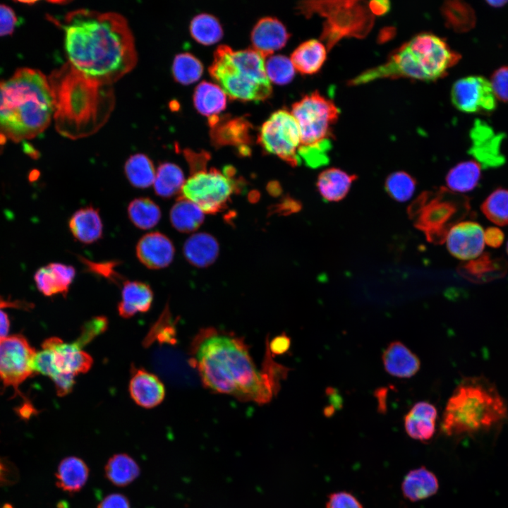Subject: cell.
Listing matches in <instances>:
<instances>
[{"label":"cell","mask_w":508,"mask_h":508,"mask_svg":"<svg viewBox=\"0 0 508 508\" xmlns=\"http://www.w3.org/2000/svg\"><path fill=\"white\" fill-rule=\"evenodd\" d=\"M58 23L64 33L68 63L85 77L111 85L136 65L135 40L119 13L80 8Z\"/></svg>","instance_id":"obj_1"},{"label":"cell","mask_w":508,"mask_h":508,"mask_svg":"<svg viewBox=\"0 0 508 508\" xmlns=\"http://www.w3.org/2000/svg\"><path fill=\"white\" fill-rule=\"evenodd\" d=\"M190 355V365L207 388L258 404L271 400L279 385L278 375L283 373L272 360L260 370L241 339L214 328L198 333Z\"/></svg>","instance_id":"obj_2"},{"label":"cell","mask_w":508,"mask_h":508,"mask_svg":"<svg viewBox=\"0 0 508 508\" xmlns=\"http://www.w3.org/2000/svg\"><path fill=\"white\" fill-rule=\"evenodd\" d=\"M56 131L71 139L95 133L107 121L114 99L110 85H101L68 63L49 76Z\"/></svg>","instance_id":"obj_3"},{"label":"cell","mask_w":508,"mask_h":508,"mask_svg":"<svg viewBox=\"0 0 508 508\" xmlns=\"http://www.w3.org/2000/svg\"><path fill=\"white\" fill-rule=\"evenodd\" d=\"M54 116L52 93L40 71L18 68L0 80V149L7 140H31L42 133Z\"/></svg>","instance_id":"obj_4"},{"label":"cell","mask_w":508,"mask_h":508,"mask_svg":"<svg viewBox=\"0 0 508 508\" xmlns=\"http://www.w3.org/2000/svg\"><path fill=\"white\" fill-rule=\"evenodd\" d=\"M507 418V404L496 387L485 377H468L448 399L440 428L447 437H473L497 429Z\"/></svg>","instance_id":"obj_5"},{"label":"cell","mask_w":508,"mask_h":508,"mask_svg":"<svg viewBox=\"0 0 508 508\" xmlns=\"http://www.w3.org/2000/svg\"><path fill=\"white\" fill-rule=\"evenodd\" d=\"M460 58L440 37L421 33L394 51L385 63L358 75L349 84L358 85L378 79L400 77L435 80L445 76Z\"/></svg>","instance_id":"obj_6"},{"label":"cell","mask_w":508,"mask_h":508,"mask_svg":"<svg viewBox=\"0 0 508 508\" xmlns=\"http://www.w3.org/2000/svg\"><path fill=\"white\" fill-rule=\"evenodd\" d=\"M265 60L253 48L236 51L227 45H220L214 52L208 70L231 99L264 101L272 92Z\"/></svg>","instance_id":"obj_7"},{"label":"cell","mask_w":508,"mask_h":508,"mask_svg":"<svg viewBox=\"0 0 508 508\" xmlns=\"http://www.w3.org/2000/svg\"><path fill=\"white\" fill-rule=\"evenodd\" d=\"M291 113L300 130L298 157L301 163L303 161L312 168L326 164L332 148V126L340 113L338 107L316 90L293 104Z\"/></svg>","instance_id":"obj_8"},{"label":"cell","mask_w":508,"mask_h":508,"mask_svg":"<svg viewBox=\"0 0 508 508\" xmlns=\"http://www.w3.org/2000/svg\"><path fill=\"white\" fill-rule=\"evenodd\" d=\"M235 170L226 167L223 171L207 165L190 171L181 196L198 205L205 214H216L226 208L231 195L238 190Z\"/></svg>","instance_id":"obj_9"},{"label":"cell","mask_w":508,"mask_h":508,"mask_svg":"<svg viewBox=\"0 0 508 508\" xmlns=\"http://www.w3.org/2000/svg\"><path fill=\"white\" fill-rule=\"evenodd\" d=\"M258 142L262 149L295 167L301 164L298 157L300 130L292 114L285 109L274 112L262 125Z\"/></svg>","instance_id":"obj_10"},{"label":"cell","mask_w":508,"mask_h":508,"mask_svg":"<svg viewBox=\"0 0 508 508\" xmlns=\"http://www.w3.org/2000/svg\"><path fill=\"white\" fill-rule=\"evenodd\" d=\"M456 197L444 191L423 194L412 210L416 217V224L425 232L428 240L443 242L449 229L454 225L452 220L458 212Z\"/></svg>","instance_id":"obj_11"},{"label":"cell","mask_w":508,"mask_h":508,"mask_svg":"<svg viewBox=\"0 0 508 508\" xmlns=\"http://www.w3.org/2000/svg\"><path fill=\"white\" fill-rule=\"evenodd\" d=\"M35 350L22 334L7 336L0 340V380L4 387H12L21 394L19 387L33 377Z\"/></svg>","instance_id":"obj_12"},{"label":"cell","mask_w":508,"mask_h":508,"mask_svg":"<svg viewBox=\"0 0 508 508\" xmlns=\"http://www.w3.org/2000/svg\"><path fill=\"white\" fill-rule=\"evenodd\" d=\"M453 105L465 113H488L497 106L490 82L480 75H470L457 80L452 85Z\"/></svg>","instance_id":"obj_13"},{"label":"cell","mask_w":508,"mask_h":508,"mask_svg":"<svg viewBox=\"0 0 508 508\" xmlns=\"http://www.w3.org/2000/svg\"><path fill=\"white\" fill-rule=\"evenodd\" d=\"M445 241L449 252L456 258L474 260L484 250L485 230L477 222H459L449 229Z\"/></svg>","instance_id":"obj_14"},{"label":"cell","mask_w":508,"mask_h":508,"mask_svg":"<svg viewBox=\"0 0 508 508\" xmlns=\"http://www.w3.org/2000/svg\"><path fill=\"white\" fill-rule=\"evenodd\" d=\"M42 347L48 348L53 353L54 364L59 373L76 375L85 373L91 368L92 357L76 343H64L58 337L47 339Z\"/></svg>","instance_id":"obj_15"},{"label":"cell","mask_w":508,"mask_h":508,"mask_svg":"<svg viewBox=\"0 0 508 508\" xmlns=\"http://www.w3.org/2000/svg\"><path fill=\"white\" fill-rule=\"evenodd\" d=\"M472 146L469 152L480 162L488 166L501 164L504 157L500 152L503 138L487 123L476 119L470 132Z\"/></svg>","instance_id":"obj_16"},{"label":"cell","mask_w":508,"mask_h":508,"mask_svg":"<svg viewBox=\"0 0 508 508\" xmlns=\"http://www.w3.org/2000/svg\"><path fill=\"white\" fill-rule=\"evenodd\" d=\"M174 252L171 241L158 231L145 234L136 245L138 259L149 269L167 267L174 259Z\"/></svg>","instance_id":"obj_17"},{"label":"cell","mask_w":508,"mask_h":508,"mask_svg":"<svg viewBox=\"0 0 508 508\" xmlns=\"http://www.w3.org/2000/svg\"><path fill=\"white\" fill-rule=\"evenodd\" d=\"M289 37L290 34L280 20L264 17L257 22L251 32L252 48L265 59L284 47Z\"/></svg>","instance_id":"obj_18"},{"label":"cell","mask_w":508,"mask_h":508,"mask_svg":"<svg viewBox=\"0 0 508 508\" xmlns=\"http://www.w3.org/2000/svg\"><path fill=\"white\" fill-rule=\"evenodd\" d=\"M129 392L138 406L150 409L163 401L165 388L155 375L143 368H134L129 382Z\"/></svg>","instance_id":"obj_19"},{"label":"cell","mask_w":508,"mask_h":508,"mask_svg":"<svg viewBox=\"0 0 508 508\" xmlns=\"http://www.w3.org/2000/svg\"><path fill=\"white\" fill-rule=\"evenodd\" d=\"M437 411L431 403L421 401L414 404L404 418L406 434L421 442L430 440L435 433Z\"/></svg>","instance_id":"obj_20"},{"label":"cell","mask_w":508,"mask_h":508,"mask_svg":"<svg viewBox=\"0 0 508 508\" xmlns=\"http://www.w3.org/2000/svg\"><path fill=\"white\" fill-rule=\"evenodd\" d=\"M75 274L73 266L52 262L38 269L34 279L38 290L44 296H66Z\"/></svg>","instance_id":"obj_21"},{"label":"cell","mask_w":508,"mask_h":508,"mask_svg":"<svg viewBox=\"0 0 508 508\" xmlns=\"http://www.w3.org/2000/svg\"><path fill=\"white\" fill-rule=\"evenodd\" d=\"M382 361L385 370L397 378L411 377L421 368L418 357L399 341H394L385 348Z\"/></svg>","instance_id":"obj_22"},{"label":"cell","mask_w":508,"mask_h":508,"mask_svg":"<svg viewBox=\"0 0 508 508\" xmlns=\"http://www.w3.org/2000/svg\"><path fill=\"white\" fill-rule=\"evenodd\" d=\"M403 497L412 502L426 500L435 495L439 490L436 475L425 466L410 470L401 485Z\"/></svg>","instance_id":"obj_23"},{"label":"cell","mask_w":508,"mask_h":508,"mask_svg":"<svg viewBox=\"0 0 508 508\" xmlns=\"http://www.w3.org/2000/svg\"><path fill=\"white\" fill-rule=\"evenodd\" d=\"M153 301V292L150 286L138 281H124L121 290V300L118 305L120 316L124 318L133 317L138 313L147 311Z\"/></svg>","instance_id":"obj_24"},{"label":"cell","mask_w":508,"mask_h":508,"mask_svg":"<svg viewBox=\"0 0 508 508\" xmlns=\"http://www.w3.org/2000/svg\"><path fill=\"white\" fill-rule=\"evenodd\" d=\"M68 226L73 236L83 243H92L102 236L103 226L99 211L91 205L75 212L69 219Z\"/></svg>","instance_id":"obj_25"},{"label":"cell","mask_w":508,"mask_h":508,"mask_svg":"<svg viewBox=\"0 0 508 508\" xmlns=\"http://www.w3.org/2000/svg\"><path fill=\"white\" fill-rule=\"evenodd\" d=\"M183 251L186 259L192 265L206 267L217 258L219 246L214 236L200 232L193 234L186 241Z\"/></svg>","instance_id":"obj_26"},{"label":"cell","mask_w":508,"mask_h":508,"mask_svg":"<svg viewBox=\"0 0 508 508\" xmlns=\"http://www.w3.org/2000/svg\"><path fill=\"white\" fill-rule=\"evenodd\" d=\"M212 128L211 138L214 145H231L241 148V152H248L247 144L250 142L249 123L243 119H232L218 121Z\"/></svg>","instance_id":"obj_27"},{"label":"cell","mask_w":508,"mask_h":508,"mask_svg":"<svg viewBox=\"0 0 508 508\" xmlns=\"http://www.w3.org/2000/svg\"><path fill=\"white\" fill-rule=\"evenodd\" d=\"M89 476V468L80 458L71 456L62 459L56 473V484L64 492L73 494L85 485Z\"/></svg>","instance_id":"obj_28"},{"label":"cell","mask_w":508,"mask_h":508,"mask_svg":"<svg viewBox=\"0 0 508 508\" xmlns=\"http://www.w3.org/2000/svg\"><path fill=\"white\" fill-rule=\"evenodd\" d=\"M356 179L355 175L338 168H329L319 174L317 189L327 201L337 202L346 197Z\"/></svg>","instance_id":"obj_29"},{"label":"cell","mask_w":508,"mask_h":508,"mask_svg":"<svg viewBox=\"0 0 508 508\" xmlns=\"http://www.w3.org/2000/svg\"><path fill=\"white\" fill-rule=\"evenodd\" d=\"M327 58V49L319 40L312 39L299 44L292 52L290 59L297 71L301 74L316 73Z\"/></svg>","instance_id":"obj_30"},{"label":"cell","mask_w":508,"mask_h":508,"mask_svg":"<svg viewBox=\"0 0 508 508\" xmlns=\"http://www.w3.org/2000/svg\"><path fill=\"white\" fill-rule=\"evenodd\" d=\"M226 95L217 84L202 81L193 93V104L197 111L208 117L217 116L226 106Z\"/></svg>","instance_id":"obj_31"},{"label":"cell","mask_w":508,"mask_h":508,"mask_svg":"<svg viewBox=\"0 0 508 508\" xmlns=\"http://www.w3.org/2000/svg\"><path fill=\"white\" fill-rule=\"evenodd\" d=\"M204 214L198 205L181 196L172 206L169 218L175 229L190 233L196 231L203 223Z\"/></svg>","instance_id":"obj_32"},{"label":"cell","mask_w":508,"mask_h":508,"mask_svg":"<svg viewBox=\"0 0 508 508\" xmlns=\"http://www.w3.org/2000/svg\"><path fill=\"white\" fill-rule=\"evenodd\" d=\"M138 463L128 454L119 453L113 455L104 467L107 479L118 487H125L133 482L140 475Z\"/></svg>","instance_id":"obj_33"},{"label":"cell","mask_w":508,"mask_h":508,"mask_svg":"<svg viewBox=\"0 0 508 508\" xmlns=\"http://www.w3.org/2000/svg\"><path fill=\"white\" fill-rule=\"evenodd\" d=\"M481 176L480 165L473 160L461 162L452 167L447 174L446 183L453 192L466 193L473 190Z\"/></svg>","instance_id":"obj_34"},{"label":"cell","mask_w":508,"mask_h":508,"mask_svg":"<svg viewBox=\"0 0 508 508\" xmlns=\"http://www.w3.org/2000/svg\"><path fill=\"white\" fill-rule=\"evenodd\" d=\"M184 174L176 164L162 163L157 171L153 183L155 193L162 198H170L181 192L185 183Z\"/></svg>","instance_id":"obj_35"},{"label":"cell","mask_w":508,"mask_h":508,"mask_svg":"<svg viewBox=\"0 0 508 508\" xmlns=\"http://www.w3.org/2000/svg\"><path fill=\"white\" fill-rule=\"evenodd\" d=\"M124 172L130 183L139 188L150 187L156 175L152 160L142 153L133 155L127 159Z\"/></svg>","instance_id":"obj_36"},{"label":"cell","mask_w":508,"mask_h":508,"mask_svg":"<svg viewBox=\"0 0 508 508\" xmlns=\"http://www.w3.org/2000/svg\"><path fill=\"white\" fill-rule=\"evenodd\" d=\"M128 215L132 223L139 229H150L160 220L159 207L149 198H138L128 206Z\"/></svg>","instance_id":"obj_37"},{"label":"cell","mask_w":508,"mask_h":508,"mask_svg":"<svg viewBox=\"0 0 508 508\" xmlns=\"http://www.w3.org/2000/svg\"><path fill=\"white\" fill-rule=\"evenodd\" d=\"M190 32L192 37L203 45H212L219 41L223 35L219 20L207 13L198 14L192 19Z\"/></svg>","instance_id":"obj_38"},{"label":"cell","mask_w":508,"mask_h":508,"mask_svg":"<svg viewBox=\"0 0 508 508\" xmlns=\"http://www.w3.org/2000/svg\"><path fill=\"white\" fill-rule=\"evenodd\" d=\"M171 70L176 81L182 85H190L200 78L203 66L193 54L181 53L175 56Z\"/></svg>","instance_id":"obj_39"},{"label":"cell","mask_w":508,"mask_h":508,"mask_svg":"<svg viewBox=\"0 0 508 508\" xmlns=\"http://www.w3.org/2000/svg\"><path fill=\"white\" fill-rule=\"evenodd\" d=\"M481 210L492 223L508 225V189L499 188L492 191L482 203Z\"/></svg>","instance_id":"obj_40"},{"label":"cell","mask_w":508,"mask_h":508,"mask_svg":"<svg viewBox=\"0 0 508 508\" xmlns=\"http://www.w3.org/2000/svg\"><path fill=\"white\" fill-rule=\"evenodd\" d=\"M416 186V180L408 173L402 171L388 176L385 189L389 196L398 202H406L413 195Z\"/></svg>","instance_id":"obj_41"},{"label":"cell","mask_w":508,"mask_h":508,"mask_svg":"<svg viewBox=\"0 0 508 508\" xmlns=\"http://www.w3.org/2000/svg\"><path fill=\"white\" fill-rule=\"evenodd\" d=\"M265 67L270 81L277 85L288 84L295 75L291 59L284 55H272L266 58Z\"/></svg>","instance_id":"obj_42"},{"label":"cell","mask_w":508,"mask_h":508,"mask_svg":"<svg viewBox=\"0 0 508 508\" xmlns=\"http://www.w3.org/2000/svg\"><path fill=\"white\" fill-rule=\"evenodd\" d=\"M325 508H363V506L351 492L341 490L328 495Z\"/></svg>","instance_id":"obj_43"},{"label":"cell","mask_w":508,"mask_h":508,"mask_svg":"<svg viewBox=\"0 0 508 508\" xmlns=\"http://www.w3.org/2000/svg\"><path fill=\"white\" fill-rule=\"evenodd\" d=\"M107 326V322L105 318H95L85 325L79 337L74 342L83 348L96 336L104 331Z\"/></svg>","instance_id":"obj_44"},{"label":"cell","mask_w":508,"mask_h":508,"mask_svg":"<svg viewBox=\"0 0 508 508\" xmlns=\"http://www.w3.org/2000/svg\"><path fill=\"white\" fill-rule=\"evenodd\" d=\"M490 84L495 97L508 102V66L500 67L492 73Z\"/></svg>","instance_id":"obj_45"},{"label":"cell","mask_w":508,"mask_h":508,"mask_svg":"<svg viewBox=\"0 0 508 508\" xmlns=\"http://www.w3.org/2000/svg\"><path fill=\"white\" fill-rule=\"evenodd\" d=\"M82 262L86 265L88 270L102 276L109 280L114 282H119L122 277L116 272L114 268L118 265V262L109 261L104 262H94L82 258Z\"/></svg>","instance_id":"obj_46"},{"label":"cell","mask_w":508,"mask_h":508,"mask_svg":"<svg viewBox=\"0 0 508 508\" xmlns=\"http://www.w3.org/2000/svg\"><path fill=\"white\" fill-rule=\"evenodd\" d=\"M17 24V16L8 6L0 4V37L11 35Z\"/></svg>","instance_id":"obj_47"},{"label":"cell","mask_w":508,"mask_h":508,"mask_svg":"<svg viewBox=\"0 0 508 508\" xmlns=\"http://www.w3.org/2000/svg\"><path fill=\"white\" fill-rule=\"evenodd\" d=\"M54 383L56 394L59 397L68 394L75 385V375L69 373H59L52 379Z\"/></svg>","instance_id":"obj_48"},{"label":"cell","mask_w":508,"mask_h":508,"mask_svg":"<svg viewBox=\"0 0 508 508\" xmlns=\"http://www.w3.org/2000/svg\"><path fill=\"white\" fill-rule=\"evenodd\" d=\"M17 479L16 468L6 458L0 456V486L11 485L16 483Z\"/></svg>","instance_id":"obj_49"},{"label":"cell","mask_w":508,"mask_h":508,"mask_svg":"<svg viewBox=\"0 0 508 508\" xmlns=\"http://www.w3.org/2000/svg\"><path fill=\"white\" fill-rule=\"evenodd\" d=\"M97 508H131L128 499L121 493H112L102 499Z\"/></svg>","instance_id":"obj_50"},{"label":"cell","mask_w":508,"mask_h":508,"mask_svg":"<svg viewBox=\"0 0 508 508\" xmlns=\"http://www.w3.org/2000/svg\"><path fill=\"white\" fill-rule=\"evenodd\" d=\"M504 241L503 232L497 227H490L485 230V243L488 246L497 248Z\"/></svg>","instance_id":"obj_51"},{"label":"cell","mask_w":508,"mask_h":508,"mask_svg":"<svg viewBox=\"0 0 508 508\" xmlns=\"http://www.w3.org/2000/svg\"><path fill=\"white\" fill-rule=\"evenodd\" d=\"M289 339L285 335L279 336L273 339L270 342V351L276 354H281L288 350L289 347Z\"/></svg>","instance_id":"obj_52"},{"label":"cell","mask_w":508,"mask_h":508,"mask_svg":"<svg viewBox=\"0 0 508 508\" xmlns=\"http://www.w3.org/2000/svg\"><path fill=\"white\" fill-rule=\"evenodd\" d=\"M2 309L0 308V340L7 337L10 327L8 315Z\"/></svg>","instance_id":"obj_53"},{"label":"cell","mask_w":508,"mask_h":508,"mask_svg":"<svg viewBox=\"0 0 508 508\" xmlns=\"http://www.w3.org/2000/svg\"><path fill=\"white\" fill-rule=\"evenodd\" d=\"M377 4H375L374 1L371 2L372 6V10L373 12L377 13V14H382L385 13V11H387L389 9V2L388 1H375Z\"/></svg>","instance_id":"obj_54"},{"label":"cell","mask_w":508,"mask_h":508,"mask_svg":"<svg viewBox=\"0 0 508 508\" xmlns=\"http://www.w3.org/2000/svg\"><path fill=\"white\" fill-rule=\"evenodd\" d=\"M36 412L35 409L32 407V406L28 403L26 405L24 404L23 406H22L18 410V414L20 416L23 418H29L32 415H33Z\"/></svg>","instance_id":"obj_55"},{"label":"cell","mask_w":508,"mask_h":508,"mask_svg":"<svg viewBox=\"0 0 508 508\" xmlns=\"http://www.w3.org/2000/svg\"><path fill=\"white\" fill-rule=\"evenodd\" d=\"M488 3L492 6L500 7L507 4V1H488Z\"/></svg>","instance_id":"obj_56"},{"label":"cell","mask_w":508,"mask_h":508,"mask_svg":"<svg viewBox=\"0 0 508 508\" xmlns=\"http://www.w3.org/2000/svg\"><path fill=\"white\" fill-rule=\"evenodd\" d=\"M507 253H508V242H507Z\"/></svg>","instance_id":"obj_57"}]
</instances>
